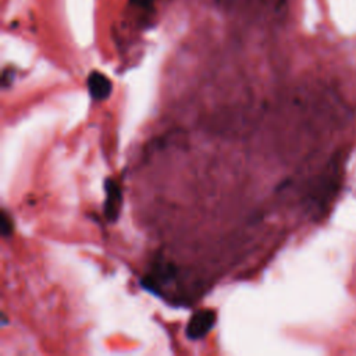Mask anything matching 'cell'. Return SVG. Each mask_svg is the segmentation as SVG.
Returning <instances> with one entry per match:
<instances>
[{
	"label": "cell",
	"mask_w": 356,
	"mask_h": 356,
	"mask_svg": "<svg viewBox=\"0 0 356 356\" xmlns=\"http://www.w3.org/2000/svg\"><path fill=\"white\" fill-rule=\"evenodd\" d=\"M104 189H106V200H104L103 211L106 218L110 222H114L118 218L121 211V204H122L121 188L117 181L108 178L104 184Z\"/></svg>",
	"instance_id": "7a4b0ae2"
},
{
	"label": "cell",
	"mask_w": 356,
	"mask_h": 356,
	"mask_svg": "<svg viewBox=\"0 0 356 356\" xmlns=\"http://www.w3.org/2000/svg\"><path fill=\"white\" fill-rule=\"evenodd\" d=\"M0 229L3 236H8L13 232V220L6 211H3L0 217Z\"/></svg>",
	"instance_id": "277c9868"
},
{
	"label": "cell",
	"mask_w": 356,
	"mask_h": 356,
	"mask_svg": "<svg viewBox=\"0 0 356 356\" xmlns=\"http://www.w3.org/2000/svg\"><path fill=\"white\" fill-rule=\"evenodd\" d=\"M216 318H217L216 312L210 309H204L193 313L186 324V331H185L186 337L193 341L206 337L210 332V330L214 327Z\"/></svg>",
	"instance_id": "6da1fadb"
},
{
	"label": "cell",
	"mask_w": 356,
	"mask_h": 356,
	"mask_svg": "<svg viewBox=\"0 0 356 356\" xmlns=\"http://www.w3.org/2000/svg\"><path fill=\"white\" fill-rule=\"evenodd\" d=\"M135 7H147L153 3V0H131Z\"/></svg>",
	"instance_id": "5b68a950"
},
{
	"label": "cell",
	"mask_w": 356,
	"mask_h": 356,
	"mask_svg": "<svg viewBox=\"0 0 356 356\" xmlns=\"http://www.w3.org/2000/svg\"><path fill=\"white\" fill-rule=\"evenodd\" d=\"M111 81L99 71H92L88 76V90L93 100H106L111 93Z\"/></svg>",
	"instance_id": "3957f363"
}]
</instances>
